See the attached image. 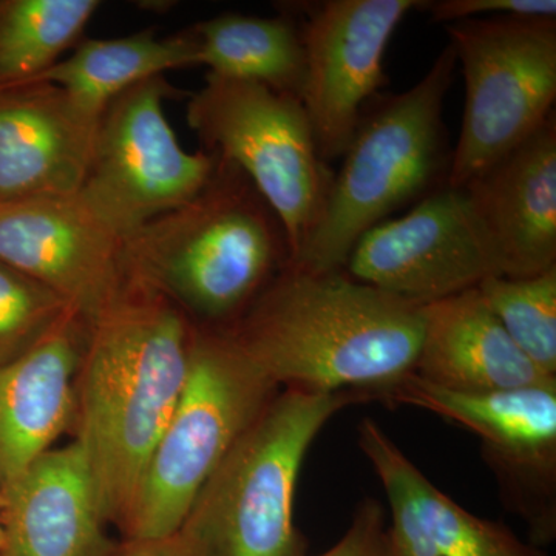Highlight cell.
Returning a JSON list of instances; mask_svg holds the SVG:
<instances>
[{
  "mask_svg": "<svg viewBox=\"0 0 556 556\" xmlns=\"http://www.w3.org/2000/svg\"><path fill=\"white\" fill-rule=\"evenodd\" d=\"M192 321L131 274L89 325L76 442L108 522L126 530L150 456L188 378Z\"/></svg>",
  "mask_w": 556,
  "mask_h": 556,
  "instance_id": "cell-1",
  "label": "cell"
},
{
  "mask_svg": "<svg viewBox=\"0 0 556 556\" xmlns=\"http://www.w3.org/2000/svg\"><path fill=\"white\" fill-rule=\"evenodd\" d=\"M422 306L362 283L345 269L288 265L228 329L276 386L369 397L413 375Z\"/></svg>",
  "mask_w": 556,
  "mask_h": 556,
  "instance_id": "cell-2",
  "label": "cell"
},
{
  "mask_svg": "<svg viewBox=\"0 0 556 556\" xmlns=\"http://www.w3.org/2000/svg\"><path fill=\"white\" fill-rule=\"evenodd\" d=\"M126 268L203 328L228 331L291 263L287 229L258 189L218 159L188 203L124 240Z\"/></svg>",
  "mask_w": 556,
  "mask_h": 556,
  "instance_id": "cell-3",
  "label": "cell"
},
{
  "mask_svg": "<svg viewBox=\"0 0 556 556\" xmlns=\"http://www.w3.org/2000/svg\"><path fill=\"white\" fill-rule=\"evenodd\" d=\"M456 67L448 43L412 89L368 102L320 218L289 265L314 273L345 269L365 232L447 185L442 113Z\"/></svg>",
  "mask_w": 556,
  "mask_h": 556,
  "instance_id": "cell-4",
  "label": "cell"
},
{
  "mask_svg": "<svg viewBox=\"0 0 556 556\" xmlns=\"http://www.w3.org/2000/svg\"><path fill=\"white\" fill-rule=\"evenodd\" d=\"M371 401L361 391L288 388L266 405L201 490L185 527L206 556H306L294 519L305 457L340 409Z\"/></svg>",
  "mask_w": 556,
  "mask_h": 556,
  "instance_id": "cell-5",
  "label": "cell"
},
{
  "mask_svg": "<svg viewBox=\"0 0 556 556\" xmlns=\"http://www.w3.org/2000/svg\"><path fill=\"white\" fill-rule=\"evenodd\" d=\"M276 390L228 331L192 324L188 378L146 467L124 530L127 541L181 529L201 490Z\"/></svg>",
  "mask_w": 556,
  "mask_h": 556,
  "instance_id": "cell-6",
  "label": "cell"
},
{
  "mask_svg": "<svg viewBox=\"0 0 556 556\" xmlns=\"http://www.w3.org/2000/svg\"><path fill=\"white\" fill-rule=\"evenodd\" d=\"M186 118L208 153L239 167L287 229L291 262L320 218L334 172L318 155L302 101L207 73Z\"/></svg>",
  "mask_w": 556,
  "mask_h": 556,
  "instance_id": "cell-7",
  "label": "cell"
},
{
  "mask_svg": "<svg viewBox=\"0 0 556 556\" xmlns=\"http://www.w3.org/2000/svg\"><path fill=\"white\" fill-rule=\"evenodd\" d=\"M466 80L447 185L463 188L555 113V17H478L445 25Z\"/></svg>",
  "mask_w": 556,
  "mask_h": 556,
  "instance_id": "cell-8",
  "label": "cell"
},
{
  "mask_svg": "<svg viewBox=\"0 0 556 556\" xmlns=\"http://www.w3.org/2000/svg\"><path fill=\"white\" fill-rule=\"evenodd\" d=\"M177 94L156 76L118 94L98 118L78 195L123 240L192 200L217 164L214 153L179 144L164 112Z\"/></svg>",
  "mask_w": 556,
  "mask_h": 556,
  "instance_id": "cell-9",
  "label": "cell"
},
{
  "mask_svg": "<svg viewBox=\"0 0 556 556\" xmlns=\"http://www.w3.org/2000/svg\"><path fill=\"white\" fill-rule=\"evenodd\" d=\"M427 5L420 0H324L288 7L298 13L305 50L300 101L325 163L345 155L362 112L387 84L383 56L394 31Z\"/></svg>",
  "mask_w": 556,
  "mask_h": 556,
  "instance_id": "cell-10",
  "label": "cell"
},
{
  "mask_svg": "<svg viewBox=\"0 0 556 556\" xmlns=\"http://www.w3.org/2000/svg\"><path fill=\"white\" fill-rule=\"evenodd\" d=\"M351 277L419 306L478 288L503 265L466 190L448 185L386 219L354 244Z\"/></svg>",
  "mask_w": 556,
  "mask_h": 556,
  "instance_id": "cell-11",
  "label": "cell"
},
{
  "mask_svg": "<svg viewBox=\"0 0 556 556\" xmlns=\"http://www.w3.org/2000/svg\"><path fill=\"white\" fill-rule=\"evenodd\" d=\"M433 413L481 439L486 464L532 522L538 538L555 533L556 379L496 393H455L413 372L372 401Z\"/></svg>",
  "mask_w": 556,
  "mask_h": 556,
  "instance_id": "cell-12",
  "label": "cell"
},
{
  "mask_svg": "<svg viewBox=\"0 0 556 556\" xmlns=\"http://www.w3.org/2000/svg\"><path fill=\"white\" fill-rule=\"evenodd\" d=\"M0 260L51 289L89 325L127 274L124 240L78 192L0 204Z\"/></svg>",
  "mask_w": 556,
  "mask_h": 556,
  "instance_id": "cell-13",
  "label": "cell"
},
{
  "mask_svg": "<svg viewBox=\"0 0 556 556\" xmlns=\"http://www.w3.org/2000/svg\"><path fill=\"white\" fill-rule=\"evenodd\" d=\"M98 118L56 84L0 87V204L78 192Z\"/></svg>",
  "mask_w": 556,
  "mask_h": 556,
  "instance_id": "cell-14",
  "label": "cell"
},
{
  "mask_svg": "<svg viewBox=\"0 0 556 556\" xmlns=\"http://www.w3.org/2000/svg\"><path fill=\"white\" fill-rule=\"evenodd\" d=\"M463 188L504 277L536 276L556 266L555 113Z\"/></svg>",
  "mask_w": 556,
  "mask_h": 556,
  "instance_id": "cell-15",
  "label": "cell"
},
{
  "mask_svg": "<svg viewBox=\"0 0 556 556\" xmlns=\"http://www.w3.org/2000/svg\"><path fill=\"white\" fill-rule=\"evenodd\" d=\"M0 556H118L78 442L51 448L0 492Z\"/></svg>",
  "mask_w": 556,
  "mask_h": 556,
  "instance_id": "cell-16",
  "label": "cell"
},
{
  "mask_svg": "<svg viewBox=\"0 0 556 556\" xmlns=\"http://www.w3.org/2000/svg\"><path fill=\"white\" fill-rule=\"evenodd\" d=\"M87 336L89 324L70 314L30 350L0 365V492L75 419Z\"/></svg>",
  "mask_w": 556,
  "mask_h": 556,
  "instance_id": "cell-17",
  "label": "cell"
},
{
  "mask_svg": "<svg viewBox=\"0 0 556 556\" xmlns=\"http://www.w3.org/2000/svg\"><path fill=\"white\" fill-rule=\"evenodd\" d=\"M415 372L455 393L517 390L547 382L485 305L478 288L422 306Z\"/></svg>",
  "mask_w": 556,
  "mask_h": 556,
  "instance_id": "cell-18",
  "label": "cell"
},
{
  "mask_svg": "<svg viewBox=\"0 0 556 556\" xmlns=\"http://www.w3.org/2000/svg\"><path fill=\"white\" fill-rule=\"evenodd\" d=\"M199 54L193 27L167 38H159L149 28L126 38L83 40L68 58L35 80L56 84L80 108L100 116L110 101L142 80L195 67Z\"/></svg>",
  "mask_w": 556,
  "mask_h": 556,
  "instance_id": "cell-19",
  "label": "cell"
},
{
  "mask_svg": "<svg viewBox=\"0 0 556 556\" xmlns=\"http://www.w3.org/2000/svg\"><path fill=\"white\" fill-rule=\"evenodd\" d=\"M358 447L372 470L404 486L437 556H547L503 522L477 517L438 489L372 419L358 426Z\"/></svg>",
  "mask_w": 556,
  "mask_h": 556,
  "instance_id": "cell-20",
  "label": "cell"
},
{
  "mask_svg": "<svg viewBox=\"0 0 556 556\" xmlns=\"http://www.w3.org/2000/svg\"><path fill=\"white\" fill-rule=\"evenodd\" d=\"M199 65L222 78L251 80L300 98L305 80V50L298 21L281 16L228 13L193 25Z\"/></svg>",
  "mask_w": 556,
  "mask_h": 556,
  "instance_id": "cell-21",
  "label": "cell"
},
{
  "mask_svg": "<svg viewBox=\"0 0 556 556\" xmlns=\"http://www.w3.org/2000/svg\"><path fill=\"white\" fill-rule=\"evenodd\" d=\"M98 0H0V87L30 83L61 61Z\"/></svg>",
  "mask_w": 556,
  "mask_h": 556,
  "instance_id": "cell-22",
  "label": "cell"
},
{
  "mask_svg": "<svg viewBox=\"0 0 556 556\" xmlns=\"http://www.w3.org/2000/svg\"><path fill=\"white\" fill-rule=\"evenodd\" d=\"M478 291L519 350L556 378V266L530 277H489Z\"/></svg>",
  "mask_w": 556,
  "mask_h": 556,
  "instance_id": "cell-23",
  "label": "cell"
},
{
  "mask_svg": "<svg viewBox=\"0 0 556 556\" xmlns=\"http://www.w3.org/2000/svg\"><path fill=\"white\" fill-rule=\"evenodd\" d=\"M70 314L60 295L0 260V365L30 350Z\"/></svg>",
  "mask_w": 556,
  "mask_h": 556,
  "instance_id": "cell-24",
  "label": "cell"
},
{
  "mask_svg": "<svg viewBox=\"0 0 556 556\" xmlns=\"http://www.w3.org/2000/svg\"><path fill=\"white\" fill-rule=\"evenodd\" d=\"M431 21L439 24L481 17H556L555 0H439L428 2Z\"/></svg>",
  "mask_w": 556,
  "mask_h": 556,
  "instance_id": "cell-25",
  "label": "cell"
},
{
  "mask_svg": "<svg viewBox=\"0 0 556 556\" xmlns=\"http://www.w3.org/2000/svg\"><path fill=\"white\" fill-rule=\"evenodd\" d=\"M317 556H387L386 508L372 497L362 501L345 535Z\"/></svg>",
  "mask_w": 556,
  "mask_h": 556,
  "instance_id": "cell-26",
  "label": "cell"
},
{
  "mask_svg": "<svg viewBox=\"0 0 556 556\" xmlns=\"http://www.w3.org/2000/svg\"><path fill=\"white\" fill-rule=\"evenodd\" d=\"M118 556H206L203 546L185 527L161 538L129 540L119 547Z\"/></svg>",
  "mask_w": 556,
  "mask_h": 556,
  "instance_id": "cell-27",
  "label": "cell"
},
{
  "mask_svg": "<svg viewBox=\"0 0 556 556\" xmlns=\"http://www.w3.org/2000/svg\"><path fill=\"white\" fill-rule=\"evenodd\" d=\"M3 544V529L2 526H0V547H2Z\"/></svg>",
  "mask_w": 556,
  "mask_h": 556,
  "instance_id": "cell-28",
  "label": "cell"
}]
</instances>
